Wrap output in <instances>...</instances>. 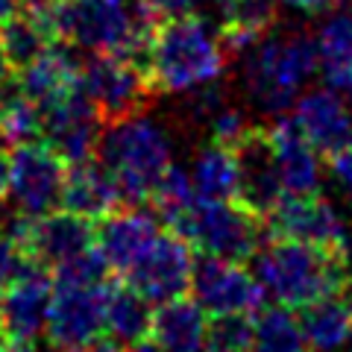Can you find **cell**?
Returning a JSON list of instances; mask_svg holds the SVG:
<instances>
[{"label":"cell","instance_id":"6da1fadb","mask_svg":"<svg viewBox=\"0 0 352 352\" xmlns=\"http://www.w3.org/2000/svg\"><path fill=\"white\" fill-rule=\"evenodd\" d=\"M226 62L229 53L220 36L191 12L159 21L144 56V74L153 94H185L217 82Z\"/></svg>","mask_w":352,"mask_h":352},{"label":"cell","instance_id":"7a4b0ae2","mask_svg":"<svg viewBox=\"0 0 352 352\" xmlns=\"http://www.w3.org/2000/svg\"><path fill=\"white\" fill-rule=\"evenodd\" d=\"M256 279L285 308H302L349 291V252H329L291 238H273L256 252Z\"/></svg>","mask_w":352,"mask_h":352},{"label":"cell","instance_id":"3957f363","mask_svg":"<svg viewBox=\"0 0 352 352\" xmlns=\"http://www.w3.org/2000/svg\"><path fill=\"white\" fill-rule=\"evenodd\" d=\"M320 71L311 32H267L244 53V80L250 103L261 115L276 118L294 109L300 91Z\"/></svg>","mask_w":352,"mask_h":352},{"label":"cell","instance_id":"277c9868","mask_svg":"<svg viewBox=\"0 0 352 352\" xmlns=\"http://www.w3.org/2000/svg\"><path fill=\"white\" fill-rule=\"evenodd\" d=\"M159 21L129 0H59L56 38L91 53H118L144 65Z\"/></svg>","mask_w":352,"mask_h":352},{"label":"cell","instance_id":"5b68a950","mask_svg":"<svg viewBox=\"0 0 352 352\" xmlns=\"http://www.w3.org/2000/svg\"><path fill=\"white\" fill-rule=\"evenodd\" d=\"M100 164L115 176L120 200L132 206L150 200L162 173L173 164V141L168 129L147 115H126L109 120L97 144Z\"/></svg>","mask_w":352,"mask_h":352},{"label":"cell","instance_id":"8992f818","mask_svg":"<svg viewBox=\"0 0 352 352\" xmlns=\"http://www.w3.org/2000/svg\"><path fill=\"white\" fill-rule=\"evenodd\" d=\"M170 229L188 241L200 256L241 264L256 258L264 241V217L241 200H203V197H197V203Z\"/></svg>","mask_w":352,"mask_h":352},{"label":"cell","instance_id":"52a82bcc","mask_svg":"<svg viewBox=\"0 0 352 352\" xmlns=\"http://www.w3.org/2000/svg\"><path fill=\"white\" fill-rule=\"evenodd\" d=\"M80 91L94 103L103 124L135 115L150 100L144 65L118 53H94L80 68Z\"/></svg>","mask_w":352,"mask_h":352},{"label":"cell","instance_id":"ba28073f","mask_svg":"<svg viewBox=\"0 0 352 352\" xmlns=\"http://www.w3.org/2000/svg\"><path fill=\"white\" fill-rule=\"evenodd\" d=\"M264 226L273 238H291L302 244L320 247L329 252H349V226L338 206L326 197H291L282 200L264 214Z\"/></svg>","mask_w":352,"mask_h":352},{"label":"cell","instance_id":"9c48e42d","mask_svg":"<svg viewBox=\"0 0 352 352\" xmlns=\"http://www.w3.org/2000/svg\"><path fill=\"white\" fill-rule=\"evenodd\" d=\"M65 173H68V164L44 141L18 144L9 156V203L27 217L53 212L62 200Z\"/></svg>","mask_w":352,"mask_h":352},{"label":"cell","instance_id":"30bf717a","mask_svg":"<svg viewBox=\"0 0 352 352\" xmlns=\"http://www.w3.org/2000/svg\"><path fill=\"white\" fill-rule=\"evenodd\" d=\"M191 291L208 317H252L264 305V288L256 273H250L241 261L214 256H203L194 264Z\"/></svg>","mask_w":352,"mask_h":352},{"label":"cell","instance_id":"8fae6325","mask_svg":"<svg viewBox=\"0 0 352 352\" xmlns=\"http://www.w3.org/2000/svg\"><path fill=\"white\" fill-rule=\"evenodd\" d=\"M194 247L182 235L159 232L156 241L144 250L132 270L126 273V285H132L147 302H168L173 296L191 291L194 279Z\"/></svg>","mask_w":352,"mask_h":352},{"label":"cell","instance_id":"7c38bea8","mask_svg":"<svg viewBox=\"0 0 352 352\" xmlns=\"http://www.w3.org/2000/svg\"><path fill=\"white\" fill-rule=\"evenodd\" d=\"M106 291L103 285H53L47 311V340L53 349H74L106 332Z\"/></svg>","mask_w":352,"mask_h":352},{"label":"cell","instance_id":"4fadbf2b","mask_svg":"<svg viewBox=\"0 0 352 352\" xmlns=\"http://www.w3.org/2000/svg\"><path fill=\"white\" fill-rule=\"evenodd\" d=\"M41 115H44L41 141L56 153L68 168L97 156L103 118L80 88H74L68 97H62V100H56L53 106L41 109Z\"/></svg>","mask_w":352,"mask_h":352},{"label":"cell","instance_id":"5bb4252c","mask_svg":"<svg viewBox=\"0 0 352 352\" xmlns=\"http://www.w3.org/2000/svg\"><path fill=\"white\" fill-rule=\"evenodd\" d=\"M264 141H267L273 170L279 176V185L291 197H314L320 194L323 185V168L320 153H317L302 129L296 126L294 115H276L264 126Z\"/></svg>","mask_w":352,"mask_h":352},{"label":"cell","instance_id":"9a60e30c","mask_svg":"<svg viewBox=\"0 0 352 352\" xmlns=\"http://www.w3.org/2000/svg\"><path fill=\"white\" fill-rule=\"evenodd\" d=\"M18 247L30 261H36L47 270H56L59 264L94 247V226L91 220L74 214L68 208H53L47 214L27 220V229L21 235Z\"/></svg>","mask_w":352,"mask_h":352},{"label":"cell","instance_id":"2e32d148","mask_svg":"<svg viewBox=\"0 0 352 352\" xmlns=\"http://www.w3.org/2000/svg\"><path fill=\"white\" fill-rule=\"evenodd\" d=\"M53 300V276L47 267L30 261L9 285L3 300V335L9 340L32 344L47 326V311Z\"/></svg>","mask_w":352,"mask_h":352},{"label":"cell","instance_id":"e0dca14e","mask_svg":"<svg viewBox=\"0 0 352 352\" xmlns=\"http://www.w3.org/2000/svg\"><path fill=\"white\" fill-rule=\"evenodd\" d=\"M294 120L308 144L323 156H332L352 144V103H346L332 85L311 88L296 97Z\"/></svg>","mask_w":352,"mask_h":352},{"label":"cell","instance_id":"ac0fdd59","mask_svg":"<svg viewBox=\"0 0 352 352\" xmlns=\"http://www.w3.org/2000/svg\"><path fill=\"white\" fill-rule=\"evenodd\" d=\"M156 235H159L156 214L132 206V208H115V212H109L100 220V226L94 232V244L103 252L109 270L126 276L132 264L144 256V250L156 241Z\"/></svg>","mask_w":352,"mask_h":352},{"label":"cell","instance_id":"d6986e66","mask_svg":"<svg viewBox=\"0 0 352 352\" xmlns=\"http://www.w3.org/2000/svg\"><path fill=\"white\" fill-rule=\"evenodd\" d=\"M150 338L162 352H206L208 314L194 296H173L153 311Z\"/></svg>","mask_w":352,"mask_h":352},{"label":"cell","instance_id":"ffe728a7","mask_svg":"<svg viewBox=\"0 0 352 352\" xmlns=\"http://www.w3.org/2000/svg\"><path fill=\"white\" fill-rule=\"evenodd\" d=\"M80 68L82 62L65 44H50L38 59H32L27 68L18 71V85L38 109L53 106L62 97H68L74 88H80Z\"/></svg>","mask_w":352,"mask_h":352},{"label":"cell","instance_id":"44dd1931","mask_svg":"<svg viewBox=\"0 0 352 352\" xmlns=\"http://www.w3.org/2000/svg\"><path fill=\"white\" fill-rule=\"evenodd\" d=\"M62 208L80 214L85 220H103L109 212L120 206V188L115 176L109 173L97 159L71 164L62 185Z\"/></svg>","mask_w":352,"mask_h":352},{"label":"cell","instance_id":"7402d4cb","mask_svg":"<svg viewBox=\"0 0 352 352\" xmlns=\"http://www.w3.org/2000/svg\"><path fill=\"white\" fill-rule=\"evenodd\" d=\"M276 24V0H220V30L226 53L244 56Z\"/></svg>","mask_w":352,"mask_h":352},{"label":"cell","instance_id":"603a6c76","mask_svg":"<svg viewBox=\"0 0 352 352\" xmlns=\"http://www.w3.org/2000/svg\"><path fill=\"white\" fill-rule=\"evenodd\" d=\"M191 179L203 200H238L241 197V159L226 144H206L194 156Z\"/></svg>","mask_w":352,"mask_h":352},{"label":"cell","instance_id":"cb8c5ba5","mask_svg":"<svg viewBox=\"0 0 352 352\" xmlns=\"http://www.w3.org/2000/svg\"><path fill=\"white\" fill-rule=\"evenodd\" d=\"M300 326L311 352H344L352 338V314L340 296H323L302 305Z\"/></svg>","mask_w":352,"mask_h":352},{"label":"cell","instance_id":"d4e9b609","mask_svg":"<svg viewBox=\"0 0 352 352\" xmlns=\"http://www.w3.org/2000/svg\"><path fill=\"white\" fill-rule=\"evenodd\" d=\"M314 41L326 85L346 91L352 85V12H332Z\"/></svg>","mask_w":352,"mask_h":352},{"label":"cell","instance_id":"484cf974","mask_svg":"<svg viewBox=\"0 0 352 352\" xmlns=\"http://www.w3.org/2000/svg\"><path fill=\"white\" fill-rule=\"evenodd\" d=\"M250 352H311L302 335L300 317L285 305H261L252 314V344Z\"/></svg>","mask_w":352,"mask_h":352},{"label":"cell","instance_id":"4316f807","mask_svg":"<svg viewBox=\"0 0 352 352\" xmlns=\"http://www.w3.org/2000/svg\"><path fill=\"white\" fill-rule=\"evenodd\" d=\"M150 305L132 285H109L106 291V332L118 344H135L150 335Z\"/></svg>","mask_w":352,"mask_h":352},{"label":"cell","instance_id":"83f0119b","mask_svg":"<svg viewBox=\"0 0 352 352\" xmlns=\"http://www.w3.org/2000/svg\"><path fill=\"white\" fill-rule=\"evenodd\" d=\"M0 44H3V53L12 65V71H21L32 59H38L53 44V38L41 24H36L27 12L18 9V15H12L6 24H0Z\"/></svg>","mask_w":352,"mask_h":352},{"label":"cell","instance_id":"f1b7e54d","mask_svg":"<svg viewBox=\"0 0 352 352\" xmlns=\"http://www.w3.org/2000/svg\"><path fill=\"white\" fill-rule=\"evenodd\" d=\"M150 203L164 223L173 226L176 220L197 203V188H194L191 173L179 168V164H170V168L162 173V179L156 182V188H153Z\"/></svg>","mask_w":352,"mask_h":352},{"label":"cell","instance_id":"f546056e","mask_svg":"<svg viewBox=\"0 0 352 352\" xmlns=\"http://www.w3.org/2000/svg\"><path fill=\"white\" fill-rule=\"evenodd\" d=\"M109 264L103 258V252L94 247L82 250L80 256L68 258L53 270V285H103L109 282Z\"/></svg>","mask_w":352,"mask_h":352},{"label":"cell","instance_id":"4dcf8cb0","mask_svg":"<svg viewBox=\"0 0 352 352\" xmlns=\"http://www.w3.org/2000/svg\"><path fill=\"white\" fill-rule=\"evenodd\" d=\"M206 126H208V135H212V141H217V144H226L232 150H238L252 135V132L258 129L256 124H250V118L241 112V109H235V106H223L220 112H214V118L208 120Z\"/></svg>","mask_w":352,"mask_h":352},{"label":"cell","instance_id":"1f68e13d","mask_svg":"<svg viewBox=\"0 0 352 352\" xmlns=\"http://www.w3.org/2000/svg\"><path fill=\"white\" fill-rule=\"evenodd\" d=\"M24 264H27V256L21 252V247L9 235L0 232V288L12 285V279L21 273Z\"/></svg>","mask_w":352,"mask_h":352},{"label":"cell","instance_id":"d6a6232c","mask_svg":"<svg viewBox=\"0 0 352 352\" xmlns=\"http://www.w3.org/2000/svg\"><path fill=\"white\" fill-rule=\"evenodd\" d=\"M329 173H332L340 194L346 197V203L352 206V144L329 156Z\"/></svg>","mask_w":352,"mask_h":352},{"label":"cell","instance_id":"836d02e7","mask_svg":"<svg viewBox=\"0 0 352 352\" xmlns=\"http://www.w3.org/2000/svg\"><path fill=\"white\" fill-rule=\"evenodd\" d=\"M138 3L156 21H168V18H179V15H191L200 0H138Z\"/></svg>","mask_w":352,"mask_h":352},{"label":"cell","instance_id":"e575fe53","mask_svg":"<svg viewBox=\"0 0 352 352\" xmlns=\"http://www.w3.org/2000/svg\"><path fill=\"white\" fill-rule=\"evenodd\" d=\"M276 3L294 9V12H302V15H326V12H335L340 0H276Z\"/></svg>","mask_w":352,"mask_h":352},{"label":"cell","instance_id":"d590c367","mask_svg":"<svg viewBox=\"0 0 352 352\" xmlns=\"http://www.w3.org/2000/svg\"><path fill=\"white\" fill-rule=\"evenodd\" d=\"M62 352H124V346L112 338H94L82 346H74V349H62Z\"/></svg>","mask_w":352,"mask_h":352},{"label":"cell","instance_id":"8d00e7d4","mask_svg":"<svg viewBox=\"0 0 352 352\" xmlns=\"http://www.w3.org/2000/svg\"><path fill=\"white\" fill-rule=\"evenodd\" d=\"M6 191H9V156L0 150V203L6 200Z\"/></svg>","mask_w":352,"mask_h":352},{"label":"cell","instance_id":"74e56055","mask_svg":"<svg viewBox=\"0 0 352 352\" xmlns=\"http://www.w3.org/2000/svg\"><path fill=\"white\" fill-rule=\"evenodd\" d=\"M0 352H36L32 349V344H24V340H3L0 338Z\"/></svg>","mask_w":352,"mask_h":352},{"label":"cell","instance_id":"f35d334b","mask_svg":"<svg viewBox=\"0 0 352 352\" xmlns=\"http://www.w3.org/2000/svg\"><path fill=\"white\" fill-rule=\"evenodd\" d=\"M21 0H0V24H6L12 15H18Z\"/></svg>","mask_w":352,"mask_h":352},{"label":"cell","instance_id":"ab89813d","mask_svg":"<svg viewBox=\"0 0 352 352\" xmlns=\"http://www.w3.org/2000/svg\"><path fill=\"white\" fill-rule=\"evenodd\" d=\"M126 352H162L156 344H153V338L147 335V338H138L135 344H129V349Z\"/></svg>","mask_w":352,"mask_h":352},{"label":"cell","instance_id":"60d3db41","mask_svg":"<svg viewBox=\"0 0 352 352\" xmlns=\"http://www.w3.org/2000/svg\"><path fill=\"white\" fill-rule=\"evenodd\" d=\"M12 76V65H9L6 53H3V44H0V82H6Z\"/></svg>","mask_w":352,"mask_h":352},{"label":"cell","instance_id":"b9f144b4","mask_svg":"<svg viewBox=\"0 0 352 352\" xmlns=\"http://www.w3.org/2000/svg\"><path fill=\"white\" fill-rule=\"evenodd\" d=\"M0 338H6L3 335V300H0Z\"/></svg>","mask_w":352,"mask_h":352},{"label":"cell","instance_id":"7bdbcfd3","mask_svg":"<svg viewBox=\"0 0 352 352\" xmlns=\"http://www.w3.org/2000/svg\"><path fill=\"white\" fill-rule=\"evenodd\" d=\"M346 308H349V314H352V291H349V300H346Z\"/></svg>","mask_w":352,"mask_h":352},{"label":"cell","instance_id":"ee69618b","mask_svg":"<svg viewBox=\"0 0 352 352\" xmlns=\"http://www.w3.org/2000/svg\"><path fill=\"white\" fill-rule=\"evenodd\" d=\"M344 352H352V338H349V344L344 346Z\"/></svg>","mask_w":352,"mask_h":352},{"label":"cell","instance_id":"f6af8a7d","mask_svg":"<svg viewBox=\"0 0 352 352\" xmlns=\"http://www.w3.org/2000/svg\"><path fill=\"white\" fill-rule=\"evenodd\" d=\"M0 135H3V132H0Z\"/></svg>","mask_w":352,"mask_h":352}]
</instances>
